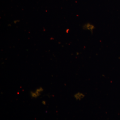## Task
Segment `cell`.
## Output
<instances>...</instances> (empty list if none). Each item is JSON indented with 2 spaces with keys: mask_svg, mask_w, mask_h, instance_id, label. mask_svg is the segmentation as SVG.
Instances as JSON below:
<instances>
[{
  "mask_svg": "<svg viewBox=\"0 0 120 120\" xmlns=\"http://www.w3.org/2000/svg\"><path fill=\"white\" fill-rule=\"evenodd\" d=\"M44 91L42 87H39L36 89L34 91H30V95L32 98H37L39 97Z\"/></svg>",
  "mask_w": 120,
  "mask_h": 120,
  "instance_id": "1",
  "label": "cell"
},
{
  "mask_svg": "<svg viewBox=\"0 0 120 120\" xmlns=\"http://www.w3.org/2000/svg\"><path fill=\"white\" fill-rule=\"evenodd\" d=\"M83 29L85 30H88L91 32L92 33L95 29V26L90 23H87L85 24L82 26Z\"/></svg>",
  "mask_w": 120,
  "mask_h": 120,
  "instance_id": "2",
  "label": "cell"
},
{
  "mask_svg": "<svg viewBox=\"0 0 120 120\" xmlns=\"http://www.w3.org/2000/svg\"><path fill=\"white\" fill-rule=\"evenodd\" d=\"M85 97V95L81 92H77L74 95V98L77 101H80Z\"/></svg>",
  "mask_w": 120,
  "mask_h": 120,
  "instance_id": "3",
  "label": "cell"
},
{
  "mask_svg": "<svg viewBox=\"0 0 120 120\" xmlns=\"http://www.w3.org/2000/svg\"><path fill=\"white\" fill-rule=\"evenodd\" d=\"M20 22V21H19V20H15V21H14V23L15 24H16V23H17V22Z\"/></svg>",
  "mask_w": 120,
  "mask_h": 120,
  "instance_id": "4",
  "label": "cell"
},
{
  "mask_svg": "<svg viewBox=\"0 0 120 120\" xmlns=\"http://www.w3.org/2000/svg\"><path fill=\"white\" fill-rule=\"evenodd\" d=\"M42 104H43L44 105H46V102L45 101H42Z\"/></svg>",
  "mask_w": 120,
  "mask_h": 120,
  "instance_id": "5",
  "label": "cell"
}]
</instances>
